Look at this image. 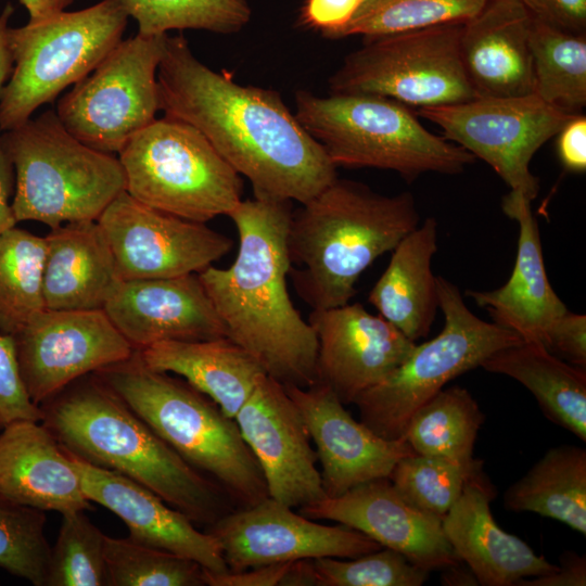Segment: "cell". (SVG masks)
Returning <instances> with one entry per match:
<instances>
[{"label": "cell", "mask_w": 586, "mask_h": 586, "mask_svg": "<svg viewBox=\"0 0 586 586\" xmlns=\"http://www.w3.org/2000/svg\"><path fill=\"white\" fill-rule=\"evenodd\" d=\"M160 110L200 131L252 184L254 198L309 201L336 178V167L280 94L242 86L167 35L157 69Z\"/></svg>", "instance_id": "obj_1"}, {"label": "cell", "mask_w": 586, "mask_h": 586, "mask_svg": "<svg viewBox=\"0 0 586 586\" xmlns=\"http://www.w3.org/2000/svg\"><path fill=\"white\" fill-rule=\"evenodd\" d=\"M290 201L242 200L228 217L239 249L227 268L208 266L199 278L227 336L246 351L264 372L283 385L317 381V339L294 307L286 278L290 259Z\"/></svg>", "instance_id": "obj_2"}, {"label": "cell", "mask_w": 586, "mask_h": 586, "mask_svg": "<svg viewBox=\"0 0 586 586\" xmlns=\"http://www.w3.org/2000/svg\"><path fill=\"white\" fill-rule=\"evenodd\" d=\"M61 446L95 467L145 486L206 528L237 508L228 494L162 440L94 372L40 405Z\"/></svg>", "instance_id": "obj_3"}, {"label": "cell", "mask_w": 586, "mask_h": 586, "mask_svg": "<svg viewBox=\"0 0 586 586\" xmlns=\"http://www.w3.org/2000/svg\"><path fill=\"white\" fill-rule=\"evenodd\" d=\"M419 221L410 192L384 195L336 178L292 212L286 244L296 294L311 309L349 303L360 275Z\"/></svg>", "instance_id": "obj_4"}, {"label": "cell", "mask_w": 586, "mask_h": 586, "mask_svg": "<svg viewBox=\"0 0 586 586\" xmlns=\"http://www.w3.org/2000/svg\"><path fill=\"white\" fill-rule=\"evenodd\" d=\"M94 373L179 456L213 479L237 508L269 497L235 420L184 379L151 369L139 351Z\"/></svg>", "instance_id": "obj_5"}, {"label": "cell", "mask_w": 586, "mask_h": 586, "mask_svg": "<svg viewBox=\"0 0 586 586\" xmlns=\"http://www.w3.org/2000/svg\"><path fill=\"white\" fill-rule=\"evenodd\" d=\"M294 115L335 167H372L398 173L407 181L424 173L454 175L475 157L438 137L408 107L370 93L295 92Z\"/></svg>", "instance_id": "obj_6"}, {"label": "cell", "mask_w": 586, "mask_h": 586, "mask_svg": "<svg viewBox=\"0 0 586 586\" xmlns=\"http://www.w3.org/2000/svg\"><path fill=\"white\" fill-rule=\"evenodd\" d=\"M1 144L14 170L17 222L34 220L53 228L97 220L126 191L118 156L78 140L53 110L1 131Z\"/></svg>", "instance_id": "obj_7"}, {"label": "cell", "mask_w": 586, "mask_h": 586, "mask_svg": "<svg viewBox=\"0 0 586 586\" xmlns=\"http://www.w3.org/2000/svg\"><path fill=\"white\" fill-rule=\"evenodd\" d=\"M128 15L116 0L9 28L13 61L0 93V130L15 128L88 76L123 40Z\"/></svg>", "instance_id": "obj_8"}, {"label": "cell", "mask_w": 586, "mask_h": 586, "mask_svg": "<svg viewBox=\"0 0 586 586\" xmlns=\"http://www.w3.org/2000/svg\"><path fill=\"white\" fill-rule=\"evenodd\" d=\"M436 285L445 318L442 331L416 344L398 367L354 402L360 421L386 440H405L411 416L450 380L523 341L513 331L476 317L450 281L438 276Z\"/></svg>", "instance_id": "obj_9"}, {"label": "cell", "mask_w": 586, "mask_h": 586, "mask_svg": "<svg viewBox=\"0 0 586 586\" xmlns=\"http://www.w3.org/2000/svg\"><path fill=\"white\" fill-rule=\"evenodd\" d=\"M126 192L139 202L196 222L228 216L242 201L243 181L189 124L164 116L118 153Z\"/></svg>", "instance_id": "obj_10"}, {"label": "cell", "mask_w": 586, "mask_h": 586, "mask_svg": "<svg viewBox=\"0 0 586 586\" xmlns=\"http://www.w3.org/2000/svg\"><path fill=\"white\" fill-rule=\"evenodd\" d=\"M463 23L367 38L329 78L330 93H370L434 107L473 100L460 52Z\"/></svg>", "instance_id": "obj_11"}, {"label": "cell", "mask_w": 586, "mask_h": 586, "mask_svg": "<svg viewBox=\"0 0 586 586\" xmlns=\"http://www.w3.org/2000/svg\"><path fill=\"white\" fill-rule=\"evenodd\" d=\"M168 34L123 39L58 102L55 113L78 140L115 154L156 119L157 69Z\"/></svg>", "instance_id": "obj_12"}, {"label": "cell", "mask_w": 586, "mask_h": 586, "mask_svg": "<svg viewBox=\"0 0 586 586\" xmlns=\"http://www.w3.org/2000/svg\"><path fill=\"white\" fill-rule=\"evenodd\" d=\"M417 114L436 124L444 137L486 162L510 187L530 201L539 180L530 163L536 151L577 114L557 109L536 94L475 98Z\"/></svg>", "instance_id": "obj_13"}, {"label": "cell", "mask_w": 586, "mask_h": 586, "mask_svg": "<svg viewBox=\"0 0 586 586\" xmlns=\"http://www.w3.org/2000/svg\"><path fill=\"white\" fill-rule=\"evenodd\" d=\"M122 280L199 273L225 256L232 240L204 222L150 207L126 191L97 219Z\"/></svg>", "instance_id": "obj_14"}, {"label": "cell", "mask_w": 586, "mask_h": 586, "mask_svg": "<svg viewBox=\"0 0 586 586\" xmlns=\"http://www.w3.org/2000/svg\"><path fill=\"white\" fill-rule=\"evenodd\" d=\"M12 336L21 377L38 406L72 382L135 352L103 309L44 308Z\"/></svg>", "instance_id": "obj_15"}, {"label": "cell", "mask_w": 586, "mask_h": 586, "mask_svg": "<svg viewBox=\"0 0 586 586\" xmlns=\"http://www.w3.org/2000/svg\"><path fill=\"white\" fill-rule=\"evenodd\" d=\"M270 497L235 508L204 528L217 542L228 571L333 557L352 559L382 547L344 524L327 525Z\"/></svg>", "instance_id": "obj_16"}, {"label": "cell", "mask_w": 586, "mask_h": 586, "mask_svg": "<svg viewBox=\"0 0 586 586\" xmlns=\"http://www.w3.org/2000/svg\"><path fill=\"white\" fill-rule=\"evenodd\" d=\"M234 420L270 498L300 509L327 497L309 434L282 383L264 374Z\"/></svg>", "instance_id": "obj_17"}, {"label": "cell", "mask_w": 586, "mask_h": 586, "mask_svg": "<svg viewBox=\"0 0 586 586\" xmlns=\"http://www.w3.org/2000/svg\"><path fill=\"white\" fill-rule=\"evenodd\" d=\"M307 320L318 344L316 383L328 386L344 405L382 381L416 346L359 303L311 309Z\"/></svg>", "instance_id": "obj_18"}, {"label": "cell", "mask_w": 586, "mask_h": 586, "mask_svg": "<svg viewBox=\"0 0 586 586\" xmlns=\"http://www.w3.org/2000/svg\"><path fill=\"white\" fill-rule=\"evenodd\" d=\"M296 405L321 466L329 498L378 479L388 477L396 463L416 454L406 440H386L361 421L326 385H284Z\"/></svg>", "instance_id": "obj_19"}, {"label": "cell", "mask_w": 586, "mask_h": 586, "mask_svg": "<svg viewBox=\"0 0 586 586\" xmlns=\"http://www.w3.org/2000/svg\"><path fill=\"white\" fill-rule=\"evenodd\" d=\"M297 511L313 520L334 521L357 530L429 572L461 561L446 539L442 519L409 505L388 477L359 484L339 497H326Z\"/></svg>", "instance_id": "obj_20"}, {"label": "cell", "mask_w": 586, "mask_h": 586, "mask_svg": "<svg viewBox=\"0 0 586 586\" xmlns=\"http://www.w3.org/2000/svg\"><path fill=\"white\" fill-rule=\"evenodd\" d=\"M103 310L135 351L163 341L227 336L198 273L122 280Z\"/></svg>", "instance_id": "obj_21"}, {"label": "cell", "mask_w": 586, "mask_h": 586, "mask_svg": "<svg viewBox=\"0 0 586 586\" xmlns=\"http://www.w3.org/2000/svg\"><path fill=\"white\" fill-rule=\"evenodd\" d=\"M65 453L88 500L116 514L127 526L128 538L192 559L212 573L228 571L216 539L155 493L120 473Z\"/></svg>", "instance_id": "obj_22"}, {"label": "cell", "mask_w": 586, "mask_h": 586, "mask_svg": "<svg viewBox=\"0 0 586 586\" xmlns=\"http://www.w3.org/2000/svg\"><path fill=\"white\" fill-rule=\"evenodd\" d=\"M494 496L493 485L481 472L467 483L442 519L446 539L479 584L515 586L521 579L557 571V564L498 526L491 511Z\"/></svg>", "instance_id": "obj_23"}, {"label": "cell", "mask_w": 586, "mask_h": 586, "mask_svg": "<svg viewBox=\"0 0 586 586\" xmlns=\"http://www.w3.org/2000/svg\"><path fill=\"white\" fill-rule=\"evenodd\" d=\"M502 212L519 225L517 257L509 280L493 291H467L485 307L493 322L517 333L524 342L543 344L553 321L568 308L550 285L543 259L538 224L531 201L510 190L502 198Z\"/></svg>", "instance_id": "obj_24"}, {"label": "cell", "mask_w": 586, "mask_h": 586, "mask_svg": "<svg viewBox=\"0 0 586 586\" xmlns=\"http://www.w3.org/2000/svg\"><path fill=\"white\" fill-rule=\"evenodd\" d=\"M0 496L46 512L91 509L67 454L41 421L0 431Z\"/></svg>", "instance_id": "obj_25"}, {"label": "cell", "mask_w": 586, "mask_h": 586, "mask_svg": "<svg viewBox=\"0 0 586 586\" xmlns=\"http://www.w3.org/2000/svg\"><path fill=\"white\" fill-rule=\"evenodd\" d=\"M532 16L521 0H488L463 23L461 60L477 98L533 93Z\"/></svg>", "instance_id": "obj_26"}, {"label": "cell", "mask_w": 586, "mask_h": 586, "mask_svg": "<svg viewBox=\"0 0 586 586\" xmlns=\"http://www.w3.org/2000/svg\"><path fill=\"white\" fill-rule=\"evenodd\" d=\"M50 229L44 237V307L103 309L122 279L99 222L72 221Z\"/></svg>", "instance_id": "obj_27"}, {"label": "cell", "mask_w": 586, "mask_h": 586, "mask_svg": "<svg viewBox=\"0 0 586 586\" xmlns=\"http://www.w3.org/2000/svg\"><path fill=\"white\" fill-rule=\"evenodd\" d=\"M436 250L437 222L429 217L395 246L368 296L378 314L415 343L428 335L440 308L431 269Z\"/></svg>", "instance_id": "obj_28"}, {"label": "cell", "mask_w": 586, "mask_h": 586, "mask_svg": "<svg viewBox=\"0 0 586 586\" xmlns=\"http://www.w3.org/2000/svg\"><path fill=\"white\" fill-rule=\"evenodd\" d=\"M139 353L148 367L180 375L232 419L266 374L246 351L227 336L163 341Z\"/></svg>", "instance_id": "obj_29"}, {"label": "cell", "mask_w": 586, "mask_h": 586, "mask_svg": "<svg viewBox=\"0 0 586 586\" xmlns=\"http://www.w3.org/2000/svg\"><path fill=\"white\" fill-rule=\"evenodd\" d=\"M524 385L545 417L586 442V372L543 344L522 341L488 356L481 366Z\"/></svg>", "instance_id": "obj_30"}, {"label": "cell", "mask_w": 586, "mask_h": 586, "mask_svg": "<svg viewBox=\"0 0 586 586\" xmlns=\"http://www.w3.org/2000/svg\"><path fill=\"white\" fill-rule=\"evenodd\" d=\"M513 512H533L586 535V450L560 445L545 455L504 495Z\"/></svg>", "instance_id": "obj_31"}, {"label": "cell", "mask_w": 586, "mask_h": 586, "mask_svg": "<svg viewBox=\"0 0 586 586\" xmlns=\"http://www.w3.org/2000/svg\"><path fill=\"white\" fill-rule=\"evenodd\" d=\"M484 413L460 386L441 390L410 418L404 438L417 455L471 462Z\"/></svg>", "instance_id": "obj_32"}, {"label": "cell", "mask_w": 586, "mask_h": 586, "mask_svg": "<svg viewBox=\"0 0 586 586\" xmlns=\"http://www.w3.org/2000/svg\"><path fill=\"white\" fill-rule=\"evenodd\" d=\"M533 93L571 114L586 105V38L533 14L530 28Z\"/></svg>", "instance_id": "obj_33"}, {"label": "cell", "mask_w": 586, "mask_h": 586, "mask_svg": "<svg viewBox=\"0 0 586 586\" xmlns=\"http://www.w3.org/2000/svg\"><path fill=\"white\" fill-rule=\"evenodd\" d=\"M44 237L13 227L0 234V332L14 335L43 310Z\"/></svg>", "instance_id": "obj_34"}, {"label": "cell", "mask_w": 586, "mask_h": 586, "mask_svg": "<svg viewBox=\"0 0 586 586\" xmlns=\"http://www.w3.org/2000/svg\"><path fill=\"white\" fill-rule=\"evenodd\" d=\"M488 0H361L351 20L330 39H365L447 23H466Z\"/></svg>", "instance_id": "obj_35"}, {"label": "cell", "mask_w": 586, "mask_h": 586, "mask_svg": "<svg viewBox=\"0 0 586 586\" xmlns=\"http://www.w3.org/2000/svg\"><path fill=\"white\" fill-rule=\"evenodd\" d=\"M138 24V34L157 36L169 30L233 34L251 21L247 0H116Z\"/></svg>", "instance_id": "obj_36"}, {"label": "cell", "mask_w": 586, "mask_h": 586, "mask_svg": "<svg viewBox=\"0 0 586 586\" xmlns=\"http://www.w3.org/2000/svg\"><path fill=\"white\" fill-rule=\"evenodd\" d=\"M482 464L479 459L458 463L413 454L396 463L388 480L409 505L443 519L467 483L483 472Z\"/></svg>", "instance_id": "obj_37"}, {"label": "cell", "mask_w": 586, "mask_h": 586, "mask_svg": "<svg viewBox=\"0 0 586 586\" xmlns=\"http://www.w3.org/2000/svg\"><path fill=\"white\" fill-rule=\"evenodd\" d=\"M107 586H205L196 561L130 538L105 536Z\"/></svg>", "instance_id": "obj_38"}, {"label": "cell", "mask_w": 586, "mask_h": 586, "mask_svg": "<svg viewBox=\"0 0 586 586\" xmlns=\"http://www.w3.org/2000/svg\"><path fill=\"white\" fill-rule=\"evenodd\" d=\"M105 536L85 510L62 514L46 586H107Z\"/></svg>", "instance_id": "obj_39"}, {"label": "cell", "mask_w": 586, "mask_h": 586, "mask_svg": "<svg viewBox=\"0 0 586 586\" xmlns=\"http://www.w3.org/2000/svg\"><path fill=\"white\" fill-rule=\"evenodd\" d=\"M46 511L0 496V568L34 586H46L51 547Z\"/></svg>", "instance_id": "obj_40"}, {"label": "cell", "mask_w": 586, "mask_h": 586, "mask_svg": "<svg viewBox=\"0 0 586 586\" xmlns=\"http://www.w3.org/2000/svg\"><path fill=\"white\" fill-rule=\"evenodd\" d=\"M314 586H421L430 572L402 553L381 548L351 560L310 559Z\"/></svg>", "instance_id": "obj_41"}, {"label": "cell", "mask_w": 586, "mask_h": 586, "mask_svg": "<svg viewBox=\"0 0 586 586\" xmlns=\"http://www.w3.org/2000/svg\"><path fill=\"white\" fill-rule=\"evenodd\" d=\"M41 418L42 410L30 399L21 377L14 339L0 332V431L15 421Z\"/></svg>", "instance_id": "obj_42"}, {"label": "cell", "mask_w": 586, "mask_h": 586, "mask_svg": "<svg viewBox=\"0 0 586 586\" xmlns=\"http://www.w3.org/2000/svg\"><path fill=\"white\" fill-rule=\"evenodd\" d=\"M546 348L570 364L586 367V316L566 310L551 324Z\"/></svg>", "instance_id": "obj_43"}, {"label": "cell", "mask_w": 586, "mask_h": 586, "mask_svg": "<svg viewBox=\"0 0 586 586\" xmlns=\"http://www.w3.org/2000/svg\"><path fill=\"white\" fill-rule=\"evenodd\" d=\"M361 0H306L300 23L321 33L328 39L353 16Z\"/></svg>", "instance_id": "obj_44"}, {"label": "cell", "mask_w": 586, "mask_h": 586, "mask_svg": "<svg viewBox=\"0 0 586 586\" xmlns=\"http://www.w3.org/2000/svg\"><path fill=\"white\" fill-rule=\"evenodd\" d=\"M532 13L574 34H585L586 0H532Z\"/></svg>", "instance_id": "obj_45"}, {"label": "cell", "mask_w": 586, "mask_h": 586, "mask_svg": "<svg viewBox=\"0 0 586 586\" xmlns=\"http://www.w3.org/2000/svg\"><path fill=\"white\" fill-rule=\"evenodd\" d=\"M281 562L251 568L240 572L212 573L204 569L206 586H280L291 563Z\"/></svg>", "instance_id": "obj_46"}, {"label": "cell", "mask_w": 586, "mask_h": 586, "mask_svg": "<svg viewBox=\"0 0 586 586\" xmlns=\"http://www.w3.org/2000/svg\"><path fill=\"white\" fill-rule=\"evenodd\" d=\"M558 139L559 157L563 166L582 173L586 169V118L577 114L560 130Z\"/></svg>", "instance_id": "obj_47"}, {"label": "cell", "mask_w": 586, "mask_h": 586, "mask_svg": "<svg viewBox=\"0 0 586 586\" xmlns=\"http://www.w3.org/2000/svg\"><path fill=\"white\" fill-rule=\"evenodd\" d=\"M586 558L575 552H565L561 556L558 570L535 577L521 579L515 586H585Z\"/></svg>", "instance_id": "obj_48"}, {"label": "cell", "mask_w": 586, "mask_h": 586, "mask_svg": "<svg viewBox=\"0 0 586 586\" xmlns=\"http://www.w3.org/2000/svg\"><path fill=\"white\" fill-rule=\"evenodd\" d=\"M14 192V170L1 144L0 130V234L17 224L12 199Z\"/></svg>", "instance_id": "obj_49"}, {"label": "cell", "mask_w": 586, "mask_h": 586, "mask_svg": "<svg viewBox=\"0 0 586 586\" xmlns=\"http://www.w3.org/2000/svg\"><path fill=\"white\" fill-rule=\"evenodd\" d=\"M14 13V8L8 3L0 13V93L8 81L13 66L9 48V21Z\"/></svg>", "instance_id": "obj_50"}, {"label": "cell", "mask_w": 586, "mask_h": 586, "mask_svg": "<svg viewBox=\"0 0 586 586\" xmlns=\"http://www.w3.org/2000/svg\"><path fill=\"white\" fill-rule=\"evenodd\" d=\"M74 0H20L21 4L26 9L29 21H37L49 17L62 11Z\"/></svg>", "instance_id": "obj_51"}, {"label": "cell", "mask_w": 586, "mask_h": 586, "mask_svg": "<svg viewBox=\"0 0 586 586\" xmlns=\"http://www.w3.org/2000/svg\"><path fill=\"white\" fill-rule=\"evenodd\" d=\"M441 583L445 586H476V576L462 561L442 569Z\"/></svg>", "instance_id": "obj_52"}, {"label": "cell", "mask_w": 586, "mask_h": 586, "mask_svg": "<svg viewBox=\"0 0 586 586\" xmlns=\"http://www.w3.org/2000/svg\"><path fill=\"white\" fill-rule=\"evenodd\" d=\"M532 12L533 11V3L532 0H521Z\"/></svg>", "instance_id": "obj_53"}]
</instances>
